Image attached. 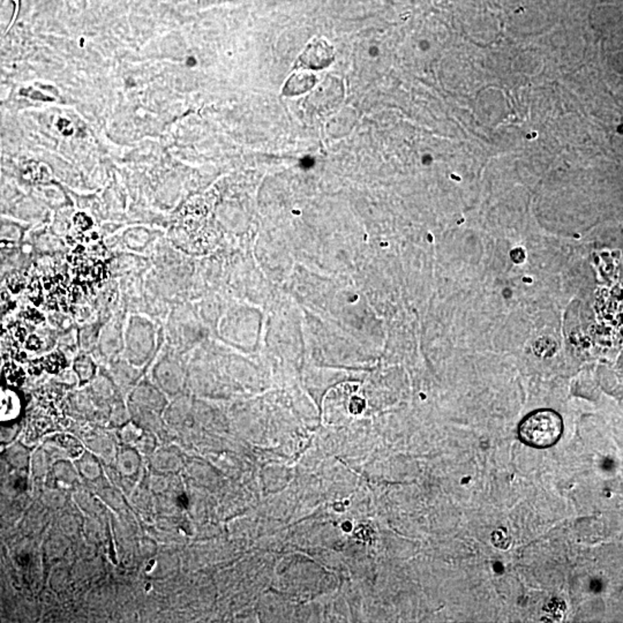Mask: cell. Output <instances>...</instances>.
<instances>
[{
    "label": "cell",
    "mask_w": 623,
    "mask_h": 623,
    "mask_svg": "<svg viewBox=\"0 0 623 623\" xmlns=\"http://www.w3.org/2000/svg\"><path fill=\"white\" fill-rule=\"evenodd\" d=\"M564 429V418L557 411L539 409L523 418L519 422L517 434L526 446L547 449L560 441Z\"/></svg>",
    "instance_id": "obj_1"
},
{
    "label": "cell",
    "mask_w": 623,
    "mask_h": 623,
    "mask_svg": "<svg viewBox=\"0 0 623 623\" xmlns=\"http://www.w3.org/2000/svg\"><path fill=\"white\" fill-rule=\"evenodd\" d=\"M18 410V400L10 393L0 391V420L15 417Z\"/></svg>",
    "instance_id": "obj_3"
},
{
    "label": "cell",
    "mask_w": 623,
    "mask_h": 623,
    "mask_svg": "<svg viewBox=\"0 0 623 623\" xmlns=\"http://www.w3.org/2000/svg\"><path fill=\"white\" fill-rule=\"evenodd\" d=\"M314 77L308 72L295 74L286 84V94H300L313 87Z\"/></svg>",
    "instance_id": "obj_2"
}]
</instances>
